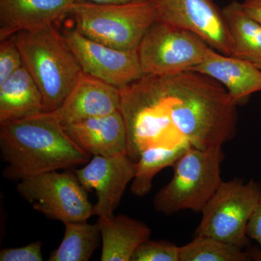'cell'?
<instances>
[{
	"mask_svg": "<svg viewBox=\"0 0 261 261\" xmlns=\"http://www.w3.org/2000/svg\"><path fill=\"white\" fill-rule=\"evenodd\" d=\"M16 189L36 211L63 224L94 216V205L74 171L41 173L19 181Z\"/></svg>",
	"mask_w": 261,
	"mask_h": 261,
	"instance_id": "8",
	"label": "cell"
},
{
	"mask_svg": "<svg viewBox=\"0 0 261 261\" xmlns=\"http://www.w3.org/2000/svg\"><path fill=\"white\" fill-rule=\"evenodd\" d=\"M11 38L42 93L44 112L56 111L84 73L64 36L51 25Z\"/></svg>",
	"mask_w": 261,
	"mask_h": 261,
	"instance_id": "3",
	"label": "cell"
},
{
	"mask_svg": "<svg viewBox=\"0 0 261 261\" xmlns=\"http://www.w3.org/2000/svg\"><path fill=\"white\" fill-rule=\"evenodd\" d=\"M23 66L18 46L11 37L0 41V84Z\"/></svg>",
	"mask_w": 261,
	"mask_h": 261,
	"instance_id": "23",
	"label": "cell"
},
{
	"mask_svg": "<svg viewBox=\"0 0 261 261\" xmlns=\"http://www.w3.org/2000/svg\"><path fill=\"white\" fill-rule=\"evenodd\" d=\"M221 147L187 149L173 166L171 181L154 196L155 210L168 216L181 211L202 212L223 181Z\"/></svg>",
	"mask_w": 261,
	"mask_h": 261,
	"instance_id": "5",
	"label": "cell"
},
{
	"mask_svg": "<svg viewBox=\"0 0 261 261\" xmlns=\"http://www.w3.org/2000/svg\"><path fill=\"white\" fill-rule=\"evenodd\" d=\"M102 239V261H130L141 244L150 238L151 229L143 221L118 215L98 217Z\"/></svg>",
	"mask_w": 261,
	"mask_h": 261,
	"instance_id": "16",
	"label": "cell"
},
{
	"mask_svg": "<svg viewBox=\"0 0 261 261\" xmlns=\"http://www.w3.org/2000/svg\"><path fill=\"white\" fill-rule=\"evenodd\" d=\"M192 71L197 72L222 85L237 105L261 92V70L249 62L223 54L210 48L205 59Z\"/></svg>",
	"mask_w": 261,
	"mask_h": 261,
	"instance_id": "15",
	"label": "cell"
},
{
	"mask_svg": "<svg viewBox=\"0 0 261 261\" xmlns=\"http://www.w3.org/2000/svg\"><path fill=\"white\" fill-rule=\"evenodd\" d=\"M192 147L187 141L171 145L147 147L136 161L135 177L130 190L137 197H144L150 192L156 175L164 168L174 166L178 159Z\"/></svg>",
	"mask_w": 261,
	"mask_h": 261,
	"instance_id": "19",
	"label": "cell"
},
{
	"mask_svg": "<svg viewBox=\"0 0 261 261\" xmlns=\"http://www.w3.org/2000/svg\"><path fill=\"white\" fill-rule=\"evenodd\" d=\"M121 90L83 73L53 114L63 126L120 111Z\"/></svg>",
	"mask_w": 261,
	"mask_h": 261,
	"instance_id": "12",
	"label": "cell"
},
{
	"mask_svg": "<svg viewBox=\"0 0 261 261\" xmlns=\"http://www.w3.org/2000/svg\"><path fill=\"white\" fill-rule=\"evenodd\" d=\"M0 151L7 164L3 177L18 181L82 166L91 157L68 137L54 114L47 112L0 123Z\"/></svg>",
	"mask_w": 261,
	"mask_h": 261,
	"instance_id": "2",
	"label": "cell"
},
{
	"mask_svg": "<svg viewBox=\"0 0 261 261\" xmlns=\"http://www.w3.org/2000/svg\"><path fill=\"white\" fill-rule=\"evenodd\" d=\"M210 48L193 32L158 20L146 33L137 53L145 75H172L192 71Z\"/></svg>",
	"mask_w": 261,
	"mask_h": 261,
	"instance_id": "7",
	"label": "cell"
},
{
	"mask_svg": "<svg viewBox=\"0 0 261 261\" xmlns=\"http://www.w3.org/2000/svg\"><path fill=\"white\" fill-rule=\"evenodd\" d=\"M1 261H42V242L37 241L25 246L3 248L0 251Z\"/></svg>",
	"mask_w": 261,
	"mask_h": 261,
	"instance_id": "24",
	"label": "cell"
},
{
	"mask_svg": "<svg viewBox=\"0 0 261 261\" xmlns=\"http://www.w3.org/2000/svg\"><path fill=\"white\" fill-rule=\"evenodd\" d=\"M159 20L193 32L211 48L231 56L227 24L214 0H154Z\"/></svg>",
	"mask_w": 261,
	"mask_h": 261,
	"instance_id": "10",
	"label": "cell"
},
{
	"mask_svg": "<svg viewBox=\"0 0 261 261\" xmlns=\"http://www.w3.org/2000/svg\"><path fill=\"white\" fill-rule=\"evenodd\" d=\"M242 5L247 14L261 24V0H244Z\"/></svg>",
	"mask_w": 261,
	"mask_h": 261,
	"instance_id": "26",
	"label": "cell"
},
{
	"mask_svg": "<svg viewBox=\"0 0 261 261\" xmlns=\"http://www.w3.org/2000/svg\"><path fill=\"white\" fill-rule=\"evenodd\" d=\"M250 260L261 261V250L260 249H255L250 251L247 252Z\"/></svg>",
	"mask_w": 261,
	"mask_h": 261,
	"instance_id": "28",
	"label": "cell"
},
{
	"mask_svg": "<svg viewBox=\"0 0 261 261\" xmlns=\"http://www.w3.org/2000/svg\"><path fill=\"white\" fill-rule=\"evenodd\" d=\"M43 112L42 93L25 67L0 84V123L24 119Z\"/></svg>",
	"mask_w": 261,
	"mask_h": 261,
	"instance_id": "17",
	"label": "cell"
},
{
	"mask_svg": "<svg viewBox=\"0 0 261 261\" xmlns=\"http://www.w3.org/2000/svg\"><path fill=\"white\" fill-rule=\"evenodd\" d=\"M226 19L231 56L261 70V24L245 11L242 3L231 1L222 9Z\"/></svg>",
	"mask_w": 261,
	"mask_h": 261,
	"instance_id": "18",
	"label": "cell"
},
{
	"mask_svg": "<svg viewBox=\"0 0 261 261\" xmlns=\"http://www.w3.org/2000/svg\"><path fill=\"white\" fill-rule=\"evenodd\" d=\"M154 76L178 138L199 149L222 147L233 138L238 105L222 85L195 71Z\"/></svg>",
	"mask_w": 261,
	"mask_h": 261,
	"instance_id": "1",
	"label": "cell"
},
{
	"mask_svg": "<svg viewBox=\"0 0 261 261\" xmlns=\"http://www.w3.org/2000/svg\"><path fill=\"white\" fill-rule=\"evenodd\" d=\"M135 171L136 161L123 153L94 155L85 166L74 172L85 190L95 192L97 202L94 205V215L109 217L114 215Z\"/></svg>",
	"mask_w": 261,
	"mask_h": 261,
	"instance_id": "11",
	"label": "cell"
},
{
	"mask_svg": "<svg viewBox=\"0 0 261 261\" xmlns=\"http://www.w3.org/2000/svg\"><path fill=\"white\" fill-rule=\"evenodd\" d=\"M247 234L256 242L261 250V197L247 225Z\"/></svg>",
	"mask_w": 261,
	"mask_h": 261,
	"instance_id": "25",
	"label": "cell"
},
{
	"mask_svg": "<svg viewBox=\"0 0 261 261\" xmlns=\"http://www.w3.org/2000/svg\"><path fill=\"white\" fill-rule=\"evenodd\" d=\"M84 73L121 89L145 75L137 50L110 47L74 28L63 32Z\"/></svg>",
	"mask_w": 261,
	"mask_h": 261,
	"instance_id": "9",
	"label": "cell"
},
{
	"mask_svg": "<svg viewBox=\"0 0 261 261\" xmlns=\"http://www.w3.org/2000/svg\"><path fill=\"white\" fill-rule=\"evenodd\" d=\"M75 0H0V41L53 25L68 15Z\"/></svg>",
	"mask_w": 261,
	"mask_h": 261,
	"instance_id": "13",
	"label": "cell"
},
{
	"mask_svg": "<svg viewBox=\"0 0 261 261\" xmlns=\"http://www.w3.org/2000/svg\"><path fill=\"white\" fill-rule=\"evenodd\" d=\"M243 248L211 238L196 235L190 243L180 247L179 261H247Z\"/></svg>",
	"mask_w": 261,
	"mask_h": 261,
	"instance_id": "21",
	"label": "cell"
},
{
	"mask_svg": "<svg viewBox=\"0 0 261 261\" xmlns=\"http://www.w3.org/2000/svg\"><path fill=\"white\" fill-rule=\"evenodd\" d=\"M260 197V187L254 180L222 181L201 212L195 234L243 248L247 244V225Z\"/></svg>",
	"mask_w": 261,
	"mask_h": 261,
	"instance_id": "6",
	"label": "cell"
},
{
	"mask_svg": "<svg viewBox=\"0 0 261 261\" xmlns=\"http://www.w3.org/2000/svg\"><path fill=\"white\" fill-rule=\"evenodd\" d=\"M63 126L68 137L90 155L127 153L126 123L120 111Z\"/></svg>",
	"mask_w": 261,
	"mask_h": 261,
	"instance_id": "14",
	"label": "cell"
},
{
	"mask_svg": "<svg viewBox=\"0 0 261 261\" xmlns=\"http://www.w3.org/2000/svg\"><path fill=\"white\" fill-rule=\"evenodd\" d=\"M179 252L173 243L149 239L137 247L130 261H179Z\"/></svg>",
	"mask_w": 261,
	"mask_h": 261,
	"instance_id": "22",
	"label": "cell"
},
{
	"mask_svg": "<svg viewBox=\"0 0 261 261\" xmlns=\"http://www.w3.org/2000/svg\"><path fill=\"white\" fill-rule=\"evenodd\" d=\"M61 245L51 252L49 261H87L100 243L101 233L97 223L68 222Z\"/></svg>",
	"mask_w": 261,
	"mask_h": 261,
	"instance_id": "20",
	"label": "cell"
},
{
	"mask_svg": "<svg viewBox=\"0 0 261 261\" xmlns=\"http://www.w3.org/2000/svg\"><path fill=\"white\" fill-rule=\"evenodd\" d=\"M68 15L85 37L117 49L137 50L159 20V8L154 0L121 5L75 2Z\"/></svg>",
	"mask_w": 261,
	"mask_h": 261,
	"instance_id": "4",
	"label": "cell"
},
{
	"mask_svg": "<svg viewBox=\"0 0 261 261\" xmlns=\"http://www.w3.org/2000/svg\"><path fill=\"white\" fill-rule=\"evenodd\" d=\"M145 0H75V2H88V3H97L105 5H121L128 3H138Z\"/></svg>",
	"mask_w": 261,
	"mask_h": 261,
	"instance_id": "27",
	"label": "cell"
}]
</instances>
